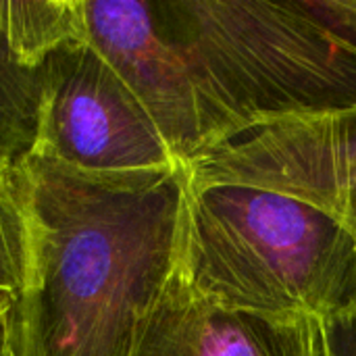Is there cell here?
I'll return each mask as SVG.
<instances>
[{"instance_id":"cell-1","label":"cell","mask_w":356,"mask_h":356,"mask_svg":"<svg viewBox=\"0 0 356 356\" xmlns=\"http://www.w3.org/2000/svg\"><path fill=\"white\" fill-rule=\"evenodd\" d=\"M27 277L10 313L15 356H131L181 244L184 165L88 173L17 161Z\"/></svg>"},{"instance_id":"cell-2","label":"cell","mask_w":356,"mask_h":356,"mask_svg":"<svg viewBox=\"0 0 356 356\" xmlns=\"http://www.w3.org/2000/svg\"><path fill=\"white\" fill-rule=\"evenodd\" d=\"M161 6L186 54L204 152L263 125L356 111V0Z\"/></svg>"},{"instance_id":"cell-3","label":"cell","mask_w":356,"mask_h":356,"mask_svg":"<svg viewBox=\"0 0 356 356\" xmlns=\"http://www.w3.org/2000/svg\"><path fill=\"white\" fill-rule=\"evenodd\" d=\"M179 265L219 309L321 327L356 317V240L323 209L186 175Z\"/></svg>"},{"instance_id":"cell-4","label":"cell","mask_w":356,"mask_h":356,"mask_svg":"<svg viewBox=\"0 0 356 356\" xmlns=\"http://www.w3.org/2000/svg\"><path fill=\"white\" fill-rule=\"evenodd\" d=\"M38 81L31 152L88 173L165 171L181 165L142 102L86 33L50 50Z\"/></svg>"},{"instance_id":"cell-5","label":"cell","mask_w":356,"mask_h":356,"mask_svg":"<svg viewBox=\"0 0 356 356\" xmlns=\"http://www.w3.org/2000/svg\"><path fill=\"white\" fill-rule=\"evenodd\" d=\"M194 184H242L311 202L356 240V111L257 127L184 165Z\"/></svg>"},{"instance_id":"cell-6","label":"cell","mask_w":356,"mask_h":356,"mask_svg":"<svg viewBox=\"0 0 356 356\" xmlns=\"http://www.w3.org/2000/svg\"><path fill=\"white\" fill-rule=\"evenodd\" d=\"M86 40L142 102L173 156L204 152L198 96L161 0H79Z\"/></svg>"},{"instance_id":"cell-7","label":"cell","mask_w":356,"mask_h":356,"mask_svg":"<svg viewBox=\"0 0 356 356\" xmlns=\"http://www.w3.org/2000/svg\"><path fill=\"white\" fill-rule=\"evenodd\" d=\"M131 356H325L323 327L309 319L232 313L202 298L177 263L144 315Z\"/></svg>"},{"instance_id":"cell-8","label":"cell","mask_w":356,"mask_h":356,"mask_svg":"<svg viewBox=\"0 0 356 356\" xmlns=\"http://www.w3.org/2000/svg\"><path fill=\"white\" fill-rule=\"evenodd\" d=\"M83 35L77 0H0V159L33 150L42 60Z\"/></svg>"},{"instance_id":"cell-9","label":"cell","mask_w":356,"mask_h":356,"mask_svg":"<svg viewBox=\"0 0 356 356\" xmlns=\"http://www.w3.org/2000/svg\"><path fill=\"white\" fill-rule=\"evenodd\" d=\"M27 277V219L17 163L0 159V300L17 305Z\"/></svg>"},{"instance_id":"cell-10","label":"cell","mask_w":356,"mask_h":356,"mask_svg":"<svg viewBox=\"0 0 356 356\" xmlns=\"http://www.w3.org/2000/svg\"><path fill=\"white\" fill-rule=\"evenodd\" d=\"M325 356H356V317L323 327Z\"/></svg>"},{"instance_id":"cell-11","label":"cell","mask_w":356,"mask_h":356,"mask_svg":"<svg viewBox=\"0 0 356 356\" xmlns=\"http://www.w3.org/2000/svg\"><path fill=\"white\" fill-rule=\"evenodd\" d=\"M0 356H15L13 340H10V319H8V323L0 330Z\"/></svg>"},{"instance_id":"cell-12","label":"cell","mask_w":356,"mask_h":356,"mask_svg":"<svg viewBox=\"0 0 356 356\" xmlns=\"http://www.w3.org/2000/svg\"><path fill=\"white\" fill-rule=\"evenodd\" d=\"M10 313H13V305H8V302H2V300H0V330L8 323Z\"/></svg>"}]
</instances>
